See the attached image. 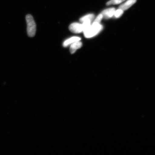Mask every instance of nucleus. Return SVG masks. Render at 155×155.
<instances>
[{
    "instance_id": "1",
    "label": "nucleus",
    "mask_w": 155,
    "mask_h": 155,
    "mask_svg": "<svg viewBox=\"0 0 155 155\" xmlns=\"http://www.w3.org/2000/svg\"><path fill=\"white\" fill-rule=\"evenodd\" d=\"M103 27L98 23L93 22L92 25L83 31L85 38H90L96 35L101 31Z\"/></svg>"
},
{
    "instance_id": "2",
    "label": "nucleus",
    "mask_w": 155,
    "mask_h": 155,
    "mask_svg": "<svg viewBox=\"0 0 155 155\" xmlns=\"http://www.w3.org/2000/svg\"><path fill=\"white\" fill-rule=\"evenodd\" d=\"M26 21L27 24V33L30 37H33L35 35L36 26L33 17L31 15H26Z\"/></svg>"
},
{
    "instance_id": "3",
    "label": "nucleus",
    "mask_w": 155,
    "mask_h": 155,
    "mask_svg": "<svg viewBox=\"0 0 155 155\" xmlns=\"http://www.w3.org/2000/svg\"><path fill=\"white\" fill-rule=\"evenodd\" d=\"M69 29L71 32L75 34H79L83 32L84 28L82 24L73 23L69 26Z\"/></svg>"
},
{
    "instance_id": "4",
    "label": "nucleus",
    "mask_w": 155,
    "mask_h": 155,
    "mask_svg": "<svg viewBox=\"0 0 155 155\" xmlns=\"http://www.w3.org/2000/svg\"><path fill=\"white\" fill-rule=\"evenodd\" d=\"M115 11V9L114 8L104 10L101 13L102 15L103 18L108 19L111 18L114 16Z\"/></svg>"
},
{
    "instance_id": "5",
    "label": "nucleus",
    "mask_w": 155,
    "mask_h": 155,
    "mask_svg": "<svg viewBox=\"0 0 155 155\" xmlns=\"http://www.w3.org/2000/svg\"><path fill=\"white\" fill-rule=\"evenodd\" d=\"M136 2L137 0H128L124 3L120 5L119 9H121L123 11L127 10L133 5H134Z\"/></svg>"
},
{
    "instance_id": "6",
    "label": "nucleus",
    "mask_w": 155,
    "mask_h": 155,
    "mask_svg": "<svg viewBox=\"0 0 155 155\" xmlns=\"http://www.w3.org/2000/svg\"><path fill=\"white\" fill-rule=\"evenodd\" d=\"M82 42H81L80 41L74 42L71 45L70 48V51L71 53V54L75 53L76 50L82 47Z\"/></svg>"
},
{
    "instance_id": "7",
    "label": "nucleus",
    "mask_w": 155,
    "mask_h": 155,
    "mask_svg": "<svg viewBox=\"0 0 155 155\" xmlns=\"http://www.w3.org/2000/svg\"><path fill=\"white\" fill-rule=\"evenodd\" d=\"M81 40V38L78 37L74 36L68 39L65 41L64 42L63 45L64 47H67L70 45L74 43V42L79 41Z\"/></svg>"
},
{
    "instance_id": "8",
    "label": "nucleus",
    "mask_w": 155,
    "mask_h": 155,
    "mask_svg": "<svg viewBox=\"0 0 155 155\" xmlns=\"http://www.w3.org/2000/svg\"><path fill=\"white\" fill-rule=\"evenodd\" d=\"M94 15L92 14H89L82 17L80 19V21L83 23L85 21H90L92 22L94 18Z\"/></svg>"
},
{
    "instance_id": "9",
    "label": "nucleus",
    "mask_w": 155,
    "mask_h": 155,
    "mask_svg": "<svg viewBox=\"0 0 155 155\" xmlns=\"http://www.w3.org/2000/svg\"><path fill=\"white\" fill-rule=\"evenodd\" d=\"M125 1V0H110V1L107 3L106 5H109L119 4Z\"/></svg>"
},
{
    "instance_id": "10",
    "label": "nucleus",
    "mask_w": 155,
    "mask_h": 155,
    "mask_svg": "<svg viewBox=\"0 0 155 155\" xmlns=\"http://www.w3.org/2000/svg\"><path fill=\"white\" fill-rule=\"evenodd\" d=\"M123 13L124 11L121 9H119L115 11L114 15L115 18H118L121 17L122 15L123 14Z\"/></svg>"
},
{
    "instance_id": "11",
    "label": "nucleus",
    "mask_w": 155,
    "mask_h": 155,
    "mask_svg": "<svg viewBox=\"0 0 155 155\" xmlns=\"http://www.w3.org/2000/svg\"><path fill=\"white\" fill-rule=\"evenodd\" d=\"M103 18L102 15L101 14H100L98 15L97 17H96V18L94 19V23H98L100 24L101 21L102 19Z\"/></svg>"
}]
</instances>
